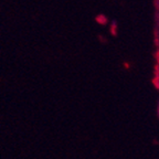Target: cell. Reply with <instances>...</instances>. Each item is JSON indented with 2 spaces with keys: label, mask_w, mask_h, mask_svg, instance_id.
Here are the masks:
<instances>
[{
  "label": "cell",
  "mask_w": 159,
  "mask_h": 159,
  "mask_svg": "<svg viewBox=\"0 0 159 159\" xmlns=\"http://www.w3.org/2000/svg\"><path fill=\"white\" fill-rule=\"evenodd\" d=\"M96 20H97V22H101V23L106 22V19H105V18H103V16H99V17H97Z\"/></svg>",
  "instance_id": "cell-1"
}]
</instances>
